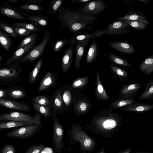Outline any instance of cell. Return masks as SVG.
I'll return each instance as SVG.
<instances>
[{
    "instance_id": "cell-1",
    "label": "cell",
    "mask_w": 153,
    "mask_h": 153,
    "mask_svg": "<svg viewBox=\"0 0 153 153\" xmlns=\"http://www.w3.org/2000/svg\"><path fill=\"white\" fill-rule=\"evenodd\" d=\"M128 120L118 113L107 108L95 115L86 126L89 131L105 138L111 137Z\"/></svg>"
},
{
    "instance_id": "cell-2",
    "label": "cell",
    "mask_w": 153,
    "mask_h": 153,
    "mask_svg": "<svg viewBox=\"0 0 153 153\" xmlns=\"http://www.w3.org/2000/svg\"><path fill=\"white\" fill-rule=\"evenodd\" d=\"M57 14V19L60 25V28H66L73 33L92 29L93 27L89 25L98 19L97 17L87 15L63 7L58 10Z\"/></svg>"
},
{
    "instance_id": "cell-3",
    "label": "cell",
    "mask_w": 153,
    "mask_h": 153,
    "mask_svg": "<svg viewBox=\"0 0 153 153\" xmlns=\"http://www.w3.org/2000/svg\"><path fill=\"white\" fill-rule=\"evenodd\" d=\"M68 134L71 144L79 143V151L81 153H90L96 148V141L84 131L81 125H72L68 131Z\"/></svg>"
},
{
    "instance_id": "cell-4",
    "label": "cell",
    "mask_w": 153,
    "mask_h": 153,
    "mask_svg": "<svg viewBox=\"0 0 153 153\" xmlns=\"http://www.w3.org/2000/svg\"><path fill=\"white\" fill-rule=\"evenodd\" d=\"M51 114L53 119L52 146L56 152L60 153L65 148L63 141L64 130L56 116L57 113L53 110Z\"/></svg>"
},
{
    "instance_id": "cell-5",
    "label": "cell",
    "mask_w": 153,
    "mask_h": 153,
    "mask_svg": "<svg viewBox=\"0 0 153 153\" xmlns=\"http://www.w3.org/2000/svg\"><path fill=\"white\" fill-rule=\"evenodd\" d=\"M21 58L14 63L0 69L1 83L6 84L19 78L22 72V67L19 66Z\"/></svg>"
},
{
    "instance_id": "cell-6",
    "label": "cell",
    "mask_w": 153,
    "mask_h": 153,
    "mask_svg": "<svg viewBox=\"0 0 153 153\" xmlns=\"http://www.w3.org/2000/svg\"><path fill=\"white\" fill-rule=\"evenodd\" d=\"M42 128V123L26 126L10 131L6 134V136L16 139H29L39 132Z\"/></svg>"
},
{
    "instance_id": "cell-7",
    "label": "cell",
    "mask_w": 153,
    "mask_h": 153,
    "mask_svg": "<svg viewBox=\"0 0 153 153\" xmlns=\"http://www.w3.org/2000/svg\"><path fill=\"white\" fill-rule=\"evenodd\" d=\"M130 31L125 20H117L109 24L103 30H98L99 37L103 35L110 36L125 34Z\"/></svg>"
},
{
    "instance_id": "cell-8",
    "label": "cell",
    "mask_w": 153,
    "mask_h": 153,
    "mask_svg": "<svg viewBox=\"0 0 153 153\" xmlns=\"http://www.w3.org/2000/svg\"><path fill=\"white\" fill-rule=\"evenodd\" d=\"M50 34L48 31H46L42 42L39 45L33 48L22 57L20 62V65L27 61L33 62L38 59L43 53L48 43Z\"/></svg>"
},
{
    "instance_id": "cell-9",
    "label": "cell",
    "mask_w": 153,
    "mask_h": 153,
    "mask_svg": "<svg viewBox=\"0 0 153 153\" xmlns=\"http://www.w3.org/2000/svg\"><path fill=\"white\" fill-rule=\"evenodd\" d=\"M106 5L101 0H92L85 4L78 11L87 15L97 17L105 9Z\"/></svg>"
},
{
    "instance_id": "cell-10",
    "label": "cell",
    "mask_w": 153,
    "mask_h": 153,
    "mask_svg": "<svg viewBox=\"0 0 153 153\" xmlns=\"http://www.w3.org/2000/svg\"><path fill=\"white\" fill-rule=\"evenodd\" d=\"M60 87L65 111L73 105L77 93H75L71 86L68 85H63Z\"/></svg>"
},
{
    "instance_id": "cell-11",
    "label": "cell",
    "mask_w": 153,
    "mask_h": 153,
    "mask_svg": "<svg viewBox=\"0 0 153 153\" xmlns=\"http://www.w3.org/2000/svg\"><path fill=\"white\" fill-rule=\"evenodd\" d=\"M77 94L73 105V111L76 115L85 114L90 109L91 104L87 97L78 96Z\"/></svg>"
},
{
    "instance_id": "cell-12",
    "label": "cell",
    "mask_w": 153,
    "mask_h": 153,
    "mask_svg": "<svg viewBox=\"0 0 153 153\" xmlns=\"http://www.w3.org/2000/svg\"><path fill=\"white\" fill-rule=\"evenodd\" d=\"M141 88V86L138 83L123 84L120 89L119 99H132Z\"/></svg>"
},
{
    "instance_id": "cell-13",
    "label": "cell",
    "mask_w": 153,
    "mask_h": 153,
    "mask_svg": "<svg viewBox=\"0 0 153 153\" xmlns=\"http://www.w3.org/2000/svg\"><path fill=\"white\" fill-rule=\"evenodd\" d=\"M34 118L28 122L10 121L0 123V129H4L12 128L24 127L31 125L37 124L41 123V119L42 115L38 112L34 115Z\"/></svg>"
},
{
    "instance_id": "cell-14",
    "label": "cell",
    "mask_w": 153,
    "mask_h": 153,
    "mask_svg": "<svg viewBox=\"0 0 153 153\" xmlns=\"http://www.w3.org/2000/svg\"><path fill=\"white\" fill-rule=\"evenodd\" d=\"M28 114L18 111L1 114L0 115V121L10 120L21 122H28L34 118Z\"/></svg>"
},
{
    "instance_id": "cell-15",
    "label": "cell",
    "mask_w": 153,
    "mask_h": 153,
    "mask_svg": "<svg viewBox=\"0 0 153 153\" xmlns=\"http://www.w3.org/2000/svg\"><path fill=\"white\" fill-rule=\"evenodd\" d=\"M50 107L57 114L65 112L64 103L60 87L56 89L50 99Z\"/></svg>"
},
{
    "instance_id": "cell-16",
    "label": "cell",
    "mask_w": 153,
    "mask_h": 153,
    "mask_svg": "<svg viewBox=\"0 0 153 153\" xmlns=\"http://www.w3.org/2000/svg\"><path fill=\"white\" fill-rule=\"evenodd\" d=\"M57 74L56 72L49 71L44 75L40 83L38 91H48L50 88L55 86L57 83Z\"/></svg>"
},
{
    "instance_id": "cell-17",
    "label": "cell",
    "mask_w": 153,
    "mask_h": 153,
    "mask_svg": "<svg viewBox=\"0 0 153 153\" xmlns=\"http://www.w3.org/2000/svg\"><path fill=\"white\" fill-rule=\"evenodd\" d=\"M37 40V38H36L31 43L17 50L7 61L3 67L9 65L24 56L33 48Z\"/></svg>"
},
{
    "instance_id": "cell-18",
    "label": "cell",
    "mask_w": 153,
    "mask_h": 153,
    "mask_svg": "<svg viewBox=\"0 0 153 153\" xmlns=\"http://www.w3.org/2000/svg\"><path fill=\"white\" fill-rule=\"evenodd\" d=\"M120 110L125 111L144 113L153 109V104L135 102L133 103L122 107Z\"/></svg>"
},
{
    "instance_id": "cell-19",
    "label": "cell",
    "mask_w": 153,
    "mask_h": 153,
    "mask_svg": "<svg viewBox=\"0 0 153 153\" xmlns=\"http://www.w3.org/2000/svg\"><path fill=\"white\" fill-rule=\"evenodd\" d=\"M0 105L1 106L11 109L30 112L32 108L27 104L23 102H17L7 99H0Z\"/></svg>"
},
{
    "instance_id": "cell-20",
    "label": "cell",
    "mask_w": 153,
    "mask_h": 153,
    "mask_svg": "<svg viewBox=\"0 0 153 153\" xmlns=\"http://www.w3.org/2000/svg\"><path fill=\"white\" fill-rule=\"evenodd\" d=\"M90 39L79 41L76 44V51L75 59V66L76 69L79 68L81 66L80 62L82 59L85 47L89 43Z\"/></svg>"
},
{
    "instance_id": "cell-21",
    "label": "cell",
    "mask_w": 153,
    "mask_h": 153,
    "mask_svg": "<svg viewBox=\"0 0 153 153\" xmlns=\"http://www.w3.org/2000/svg\"><path fill=\"white\" fill-rule=\"evenodd\" d=\"M109 45L115 50L125 53L133 54L136 51L133 45L128 43L114 41L111 42Z\"/></svg>"
},
{
    "instance_id": "cell-22",
    "label": "cell",
    "mask_w": 153,
    "mask_h": 153,
    "mask_svg": "<svg viewBox=\"0 0 153 153\" xmlns=\"http://www.w3.org/2000/svg\"><path fill=\"white\" fill-rule=\"evenodd\" d=\"M74 50L72 46L68 47L62 56L61 66L63 73H66L70 68L73 60Z\"/></svg>"
},
{
    "instance_id": "cell-23",
    "label": "cell",
    "mask_w": 153,
    "mask_h": 153,
    "mask_svg": "<svg viewBox=\"0 0 153 153\" xmlns=\"http://www.w3.org/2000/svg\"><path fill=\"white\" fill-rule=\"evenodd\" d=\"M120 20L139 21L144 23L147 26L149 24L148 19L142 13L132 10L117 19Z\"/></svg>"
},
{
    "instance_id": "cell-24",
    "label": "cell",
    "mask_w": 153,
    "mask_h": 153,
    "mask_svg": "<svg viewBox=\"0 0 153 153\" xmlns=\"http://www.w3.org/2000/svg\"><path fill=\"white\" fill-rule=\"evenodd\" d=\"M96 88L95 93L96 98L99 101H106L110 97L108 95L100 81L99 74L97 72L96 74Z\"/></svg>"
},
{
    "instance_id": "cell-25",
    "label": "cell",
    "mask_w": 153,
    "mask_h": 153,
    "mask_svg": "<svg viewBox=\"0 0 153 153\" xmlns=\"http://www.w3.org/2000/svg\"><path fill=\"white\" fill-rule=\"evenodd\" d=\"M139 69L144 74L149 75L153 73V55H150L141 63Z\"/></svg>"
},
{
    "instance_id": "cell-26",
    "label": "cell",
    "mask_w": 153,
    "mask_h": 153,
    "mask_svg": "<svg viewBox=\"0 0 153 153\" xmlns=\"http://www.w3.org/2000/svg\"><path fill=\"white\" fill-rule=\"evenodd\" d=\"M98 51L95 39H92V41L86 58V61L88 64L91 63L97 59Z\"/></svg>"
},
{
    "instance_id": "cell-27",
    "label": "cell",
    "mask_w": 153,
    "mask_h": 153,
    "mask_svg": "<svg viewBox=\"0 0 153 153\" xmlns=\"http://www.w3.org/2000/svg\"><path fill=\"white\" fill-rule=\"evenodd\" d=\"M144 90L140 95L139 100H153V79L146 83Z\"/></svg>"
},
{
    "instance_id": "cell-28",
    "label": "cell",
    "mask_w": 153,
    "mask_h": 153,
    "mask_svg": "<svg viewBox=\"0 0 153 153\" xmlns=\"http://www.w3.org/2000/svg\"><path fill=\"white\" fill-rule=\"evenodd\" d=\"M0 12L3 15L12 19L20 20L25 19L24 16L6 6H0Z\"/></svg>"
},
{
    "instance_id": "cell-29",
    "label": "cell",
    "mask_w": 153,
    "mask_h": 153,
    "mask_svg": "<svg viewBox=\"0 0 153 153\" xmlns=\"http://www.w3.org/2000/svg\"><path fill=\"white\" fill-rule=\"evenodd\" d=\"M135 97L131 99H122L113 101L107 106V108L114 110L120 108L130 105L135 101Z\"/></svg>"
},
{
    "instance_id": "cell-30",
    "label": "cell",
    "mask_w": 153,
    "mask_h": 153,
    "mask_svg": "<svg viewBox=\"0 0 153 153\" xmlns=\"http://www.w3.org/2000/svg\"><path fill=\"white\" fill-rule=\"evenodd\" d=\"M110 69L117 78L120 79L121 82H123L127 80L129 76L128 72L119 67L111 64L110 65Z\"/></svg>"
},
{
    "instance_id": "cell-31",
    "label": "cell",
    "mask_w": 153,
    "mask_h": 153,
    "mask_svg": "<svg viewBox=\"0 0 153 153\" xmlns=\"http://www.w3.org/2000/svg\"><path fill=\"white\" fill-rule=\"evenodd\" d=\"M97 37H99V36L98 31L96 30L91 34H85L74 36L70 38L69 42L71 46H73L76 45L79 41L88 39H95Z\"/></svg>"
},
{
    "instance_id": "cell-32",
    "label": "cell",
    "mask_w": 153,
    "mask_h": 153,
    "mask_svg": "<svg viewBox=\"0 0 153 153\" xmlns=\"http://www.w3.org/2000/svg\"><path fill=\"white\" fill-rule=\"evenodd\" d=\"M110 60L114 64L124 67L131 68L132 65L124 59L117 55L108 52Z\"/></svg>"
},
{
    "instance_id": "cell-33",
    "label": "cell",
    "mask_w": 153,
    "mask_h": 153,
    "mask_svg": "<svg viewBox=\"0 0 153 153\" xmlns=\"http://www.w3.org/2000/svg\"><path fill=\"white\" fill-rule=\"evenodd\" d=\"M0 42L1 47L8 51L13 47L12 39L9 37L4 32L0 30Z\"/></svg>"
},
{
    "instance_id": "cell-34",
    "label": "cell",
    "mask_w": 153,
    "mask_h": 153,
    "mask_svg": "<svg viewBox=\"0 0 153 153\" xmlns=\"http://www.w3.org/2000/svg\"><path fill=\"white\" fill-rule=\"evenodd\" d=\"M43 61L42 58L40 59L30 72L28 79L29 83L32 84L35 81L40 71Z\"/></svg>"
},
{
    "instance_id": "cell-35",
    "label": "cell",
    "mask_w": 153,
    "mask_h": 153,
    "mask_svg": "<svg viewBox=\"0 0 153 153\" xmlns=\"http://www.w3.org/2000/svg\"><path fill=\"white\" fill-rule=\"evenodd\" d=\"M89 80L88 76H79L73 82L71 87L76 90H82L87 84Z\"/></svg>"
},
{
    "instance_id": "cell-36",
    "label": "cell",
    "mask_w": 153,
    "mask_h": 153,
    "mask_svg": "<svg viewBox=\"0 0 153 153\" xmlns=\"http://www.w3.org/2000/svg\"><path fill=\"white\" fill-rule=\"evenodd\" d=\"M32 105L35 110L42 116L47 118L51 117V108L50 106L41 105L33 102H32Z\"/></svg>"
},
{
    "instance_id": "cell-37",
    "label": "cell",
    "mask_w": 153,
    "mask_h": 153,
    "mask_svg": "<svg viewBox=\"0 0 153 153\" xmlns=\"http://www.w3.org/2000/svg\"><path fill=\"white\" fill-rule=\"evenodd\" d=\"M27 19L30 23L40 26L45 27L49 24L47 18L40 15L37 16L29 15Z\"/></svg>"
},
{
    "instance_id": "cell-38",
    "label": "cell",
    "mask_w": 153,
    "mask_h": 153,
    "mask_svg": "<svg viewBox=\"0 0 153 153\" xmlns=\"http://www.w3.org/2000/svg\"><path fill=\"white\" fill-rule=\"evenodd\" d=\"M12 27L24 28L34 31H39L40 26L30 22H17L13 24Z\"/></svg>"
},
{
    "instance_id": "cell-39",
    "label": "cell",
    "mask_w": 153,
    "mask_h": 153,
    "mask_svg": "<svg viewBox=\"0 0 153 153\" xmlns=\"http://www.w3.org/2000/svg\"><path fill=\"white\" fill-rule=\"evenodd\" d=\"M7 94L10 98L15 99H24L26 97V93L23 90L19 89H8Z\"/></svg>"
},
{
    "instance_id": "cell-40",
    "label": "cell",
    "mask_w": 153,
    "mask_h": 153,
    "mask_svg": "<svg viewBox=\"0 0 153 153\" xmlns=\"http://www.w3.org/2000/svg\"><path fill=\"white\" fill-rule=\"evenodd\" d=\"M0 27L8 36L14 39L18 38V36L13 29L6 23L0 22Z\"/></svg>"
},
{
    "instance_id": "cell-41",
    "label": "cell",
    "mask_w": 153,
    "mask_h": 153,
    "mask_svg": "<svg viewBox=\"0 0 153 153\" xmlns=\"http://www.w3.org/2000/svg\"><path fill=\"white\" fill-rule=\"evenodd\" d=\"M63 0H52L50 4L48 12L50 14H55L62 7Z\"/></svg>"
},
{
    "instance_id": "cell-42",
    "label": "cell",
    "mask_w": 153,
    "mask_h": 153,
    "mask_svg": "<svg viewBox=\"0 0 153 153\" xmlns=\"http://www.w3.org/2000/svg\"><path fill=\"white\" fill-rule=\"evenodd\" d=\"M31 100L41 105L50 106V99L47 96L45 95L36 96L31 99Z\"/></svg>"
},
{
    "instance_id": "cell-43",
    "label": "cell",
    "mask_w": 153,
    "mask_h": 153,
    "mask_svg": "<svg viewBox=\"0 0 153 153\" xmlns=\"http://www.w3.org/2000/svg\"><path fill=\"white\" fill-rule=\"evenodd\" d=\"M19 9L21 10L38 12L44 10L43 7L41 4L27 3L20 6Z\"/></svg>"
},
{
    "instance_id": "cell-44",
    "label": "cell",
    "mask_w": 153,
    "mask_h": 153,
    "mask_svg": "<svg viewBox=\"0 0 153 153\" xmlns=\"http://www.w3.org/2000/svg\"><path fill=\"white\" fill-rule=\"evenodd\" d=\"M69 42L66 39H57L53 42L52 45V49L55 53H58L62 49L63 47Z\"/></svg>"
},
{
    "instance_id": "cell-45",
    "label": "cell",
    "mask_w": 153,
    "mask_h": 153,
    "mask_svg": "<svg viewBox=\"0 0 153 153\" xmlns=\"http://www.w3.org/2000/svg\"><path fill=\"white\" fill-rule=\"evenodd\" d=\"M37 34L34 33L27 36L19 42L17 50L32 42L37 38Z\"/></svg>"
},
{
    "instance_id": "cell-46",
    "label": "cell",
    "mask_w": 153,
    "mask_h": 153,
    "mask_svg": "<svg viewBox=\"0 0 153 153\" xmlns=\"http://www.w3.org/2000/svg\"><path fill=\"white\" fill-rule=\"evenodd\" d=\"M129 26L133 28L139 30H143L146 29L147 26L142 22L134 21L125 20Z\"/></svg>"
},
{
    "instance_id": "cell-47",
    "label": "cell",
    "mask_w": 153,
    "mask_h": 153,
    "mask_svg": "<svg viewBox=\"0 0 153 153\" xmlns=\"http://www.w3.org/2000/svg\"><path fill=\"white\" fill-rule=\"evenodd\" d=\"M45 146V145L42 144H34L29 147L25 153H40Z\"/></svg>"
},
{
    "instance_id": "cell-48",
    "label": "cell",
    "mask_w": 153,
    "mask_h": 153,
    "mask_svg": "<svg viewBox=\"0 0 153 153\" xmlns=\"http://www.w3.org/2000/svg\"><path fill=\"white\" fill-rule=\"evenodd\" d=\"M12 27L14 30L17 35L20 37L28 36L34 32L24 28Z\"/></svg>"
},
{
    "instance_id": "cell-49",
    "label": "cell",
    "mask_w": 153,
    "mask_h": 153,
    "mask_svg": "<svg viewBox=\"0 0 153 153\" xmlns=\"http://www.w3.org/2000/svg\"><path fill=\"white\" fill-rule=\"evenodd\" d=\"M14 147L12 145L7 144L1 148V153H15Z\"/></svg>"
},
{
    "instance_id": "cell-50",
    "label": "cell",
    "mask_w": 153,
    "mask_h": 153,
    "mask_svg": "<svg viewBox=\"0 0 153 153\" xmlns=\"http://www.w3.org/2000/svg\"><path fill=\"white\" fill-rule=\"evenodd\" d=\"M3 4L5 5V6H6L9 8L13 10L14 11L24 16L25 17L28 19L29 15H28L23 10L17 9L16 7H14L13 6L9 4L8 2H7L6 1L4 2Z\"/></svg>"
},
{
    "instance_id": "cell-51",
    "label": "cell",
    "mask_w": 153,
    "mask_h": 153,
    "mask_svg": "<svg viewBox=\"0 0 153 153\" xmlns=\"http://www.w3.org/2000/svg\"><path fill=\"white\" fill-rule=\"evenodd\" d=\"M8 92V89L1 88L0 90V99H4L6 95H7Z\"/></svg>"
},
{
    "instance_id": "cell-52",
    "label": "cell",
    "mask_w": 153,
    "mask_h": 153,
    "mask_svg": "<svg viewBox=\"0 0 153 153\" xmlns=\"http://www.w3.org/2000/svg\"><path fill=\"white\" fill-rule=\"evenodd\" d=\"M93 0H73L71 1V3L75 4L76 3H84L91 1Z\"/></svg>"
},
{
    "instance_id": "cell-53",
    "label": "cell",
    "mask_w": 153,
    "mask_h": 153,
    "mask_svg": "<svg viewBox=\"0 0 153 153\" xmlns=\"http://www.w3.org/2000/svg\"><path fill=\"white\" fill-rule=\"evenodd\" d=\"M132 149V148L130 147L120 151L117 153H130Z\"/></svg>"
},
{
    "instance_id": "cell-54",
    "label": "cell",
    "mask_w": 153,
    "mask_h": 153,
    "mask_svg": "<svg viewBox=\"0 0 153 153\" xmlns=\"http://www.w3.org/2000/svg\"><path fill=\"white\" fill-rule=\"evenodd\" d=\"M43 0H28L27 2L31 4H35L36 3H39L42 2Z\"/></svg>"
},
{
    "instance_id": "cell-55",
    "label": "cell",
    "mask_w": 153,
    "mask_h": 153,
    "mask_svg": "<svg viewBox=\"0 0 153 153\" xmlns=\"http://www.w3.org/2000/svg\"><path fill=\"white\" fill-rule=\"evenodd\" d=\"M137 1L143 3L147 5L150 1L149 0H137Z\"/></svg>"
},
{
    "instance_id": "cell-56",
    "label": "cell",
    "mask_w": 153,
    "mask_h": 153,
    "mask_svg": "<svg viewBox=\"0 0 153 153\" xmlns=\"http://www.w3.org/2000/svg\"><path fill=\"white\" fill-rule=\"evenodd\" d=\"M19 0H8L7 1L10 3H16Z\"/></svg>"
},
{
    "instance_id": "cell-57",
    "label": "cell",
    "mask_w": 153,
    "mask_h": 153,
    "mask_svg": "<svg viewBox=\"0 0 153 153\" xmlns=\"http://www.w3.org/2000/svg\"><path fill=\"white\" fill-rule=\"evenodd\" d=\"M97 153H105V148H102Z\"/></svg>"
},
{
    "instance_id": "cell-58",
    "label": "cell",
    "mask_w": 153,
    "mask_h": 153,
    "mask_svg": "<svg viewBox=\"0 0 153 153\" xmlns=\"http://www.w3.org/2000/svg\"><path fill=\"white\" fill-rule=\"evenodd\" d=\"M2 59V58L1 55H0V62H1Z\"/></svg>"
},
{
    "instance_id": "cell-59",
    "label": "cell",
    "mask_w": 153,
    "mask_h": 153,
    "mask_svg": "<svg viewBox=\"0 0 153 153\" xmlns=\"http://www.w3.org/2000/svg\"><path fill=\"white\" fill-rule=\"evenodd\" d=\"M139 153V152H138V153Z\"/></svg>"
}]
</instances>
